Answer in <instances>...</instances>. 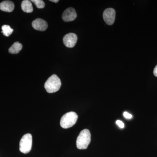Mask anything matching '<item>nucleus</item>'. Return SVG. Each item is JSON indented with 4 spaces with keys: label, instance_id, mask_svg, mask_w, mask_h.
<instances>
[{
    "label": "nucleus",
    "instance_id": "1",
    "mask_svg": "<svg viewBox=\"0 0 157 157\" xmlns=\"http://www.w3.org/2000/svg\"><path fill=\"white\" fill-rule=\"evenodd\" d=\"M91 141V134L89 130H82L76 139V147L78 149H86Z\"/></svg>",
    "mask_w": 157,
    "mask_h": 157
},
{
    "label": "nucleus",
    "instance_id": "2",
    "mask_svg": "<svg viewBox=\"0 0 157 157\" xmlns=\"http://www.w3.org/2000/svg\"><path fill=\"white\" fill-rule=\"evenodd\" d=\"M61 86V81L58 76L55 74L52 75L45 82L44 87L48 93L56 92Z\"/></svg>",
    "mask_w": 157,
    "mask_h": 157
},
{
    "label": "nucleus",
    "instance_id": "3",
    "mask_svg": "<svg viewBox=\"0 0 157 157\" xmlns=\"http://www.w3.org/2000/svg\"><path fill=\"white\" fill-rule=\"evenodd\" d=\"M78 119L76 113L71 111L63 116L60 120V125L63 128L67 129L73 127Z\"/></svg>",
    "mask_w": 157,
    "mask_h": 157
},
{
    "label": "nucleus",
    "instance_id": "4",
    "mask_svg": "<svg viewBox=\"0 0 157 157\" xmlns=\"http://www.w3.org/2000/svg\"><path fill=\"white\" fill-rule=\"evenodd\" d=\"M32 142L33 137L30 134L24 135L20 141V151L23 153H28L32 149Z\"/></svg>",
    "mask_w": 157,
    "mask_h": 157
},
{
    "label": "nucleus",
    "instance_id": "5",
    "mask_svg": "<svg viewBox=\"0 0 157 157\" xmlns=\"http://www.w3.org/2000/svg\"><path fill=\"white\" fill-rule=\"evenodd\" d=\"M116 12L112 8H108L104 10L103 13V18L104 21L108 25L113 24L115 21Z\"/></svg>",
    "mask_w": 157,
    "mask_h": 157
},
{
    "label": "nucleus",
    "instance_id": "6",
    "mask_svg": "<svg viewBox=\"0 0 157 157\" xmlns=\"http://www.w3.org/2000/svg\"><path fill=\"white\" fill-rule=\"evenodd\" d=\"M77 41V36L76 34L70 33L65 35L63 39V42L66 47L73 48L76 45Z\"/></svg>",
    "mask_w": 157,
    "mask_h": 157
},
{
    "label": "nucleus",
    "instance_id": "7",
    "mask_svg": "<svg viewBox=\"0 0 157 157\" xmlns=\"http://www.w3.org/2000/svg\"><path fill=\"white\" fill-rule=\"evenodd\" d=\"M77 17V14L75 9L72 8H68L65 10L62 15L63 20L66 22L74 21Z\"/></svg>",
    "mask_w": 157,
    "mask_h": 157
},
{
    "label": "nucleus",
    "instance_id": "8",
    "mask_svg": "<svg viewBox=\"0 0 157 157\" xmlns=\"http://www.w3.org/2000/svg\"><path fill=\"white\" fill-rule=\"evenodd\" d=\"M32 26L35 29L40 31H44L48 28V24L44 20L37 18L32 22Z\"/></svg>",
    "mask_w": 157,
    "mask_h": 157
},
{
    "label": "nucleus",
    "instance_id": "9",
    "mask_svg": "<svg viewBox=\"0 0 157 157\" xmlns=\"http://www.w3.org/2000/svg\"><path fill=\"white\" fill-rule=\"evenodd\" d=\"M14 5L13 2L10 1H3L0 3V9L6 12H11L14 10Z\"/></svg>",
    "mask_w": 157,
    "mask_h": 157
},
{
    "label": "nucleus",
    "instance_id": "10",
    "mask_svg": "<svg viewBox=\"0 0 157 157\" xmlns=\"http://www.w3.org/2000/svg\"><path fill=\"white\" fill-rule=\"evenodd\" d=\"M21 7L22 11L26 13H31L33 10L32 3L31 1L29 0H24L22 1Z\"/></svg>",
    "mask_w": 157,
    "mask_h": 157
},
{
    "label": "nucleus",
    "instance_id": "11",
    "mask_svg": "<svg viewBox=\"0 0 157 157\" xmlns=\"http://www.w3.org/2000/svg\"><path fill=\"white\" fill-rule=\"evenodd\" d=\"M22 48V45L19 42H14L11 47L9 48V53L11 54H17L19 53V52L21 50Z\"/></svg>",
    "mask_w": 157,
    "mask_h": 157
},
{
    "label": "nucleus",
    "instance_id": "12",
    "mask_svg": "<svg viewBox=\"0 0 157 157\" xmlns=\"http://www.w3.org/2000/svg\"><path fill=\"white\" fill-rule=\"evenodd\" d=\"M2 33L6 36L9 37L13 32V29L8 25H4L2 26Z\"/></svg>",
    "mask_w": 157,
    "mask_h": 157
},
{
    "label": "nucleus",
    "instance_id": "13",
    "mask_svg": "<svg viewBox=\"0 0 157 157\" xmlns=\"http://www.w3.org/2000/svg\"><path fill=\"white\" fill-rule=\"evenodd\" d=\"M31 2H33L38 9H43L45 7V3L42 0H32Z\"/></svg>",
    "mask_w": 157,
    "mask_h": 157
},
{
    "label": "nucleus",
    "instance_id": "14",
    "mask_svg": "<svg viewBox=\"0 0 157 157\" xmlns=\"http://www.w3.org/2000/svg\"><path fill=\"white\" fill-rule=\"evenodd\" d=\"M116 123L121 128H123L124 127V123L121 121L117 120Z\"/></svg>",
    "mask_w": 157,
    "mask_h": 157
},
{
    "label": "nucleus",
    "instance_id": "15",
    "mask_svg": "<svg viewBox=\"0 0 157 157\" xmlns=\"http://www.w3.org/2000/svg\"><path fill=\"white\" fill-rule=\"evenodd\" d=\"M124 116V117L128 119H130L132 118V115L128 113L125 111L123 113Z\"/></svg>",
    "mask_w": 157,
    "mask_h": 157
},
{
    "label": "nucleus",
    "instance_id": "16",
    "mask_svg": "<svg viewBox=\"0 0 157 157\" xmlns=\"http://www.w3.org/2000/svg\"><path fill=\"white\" fill-rule=\"evenodd\" d=\"M154 75H155V76H156L157 77V66L155 67L154 68V70L153 71Z\"/></svg>",
    "mask_w": 157,
    "mask_h": 157
},
{
    "label": "nucleus",
    "instance_id": "17",
    "mask_svg": "<svg viewBox=\"0 0 157 157\" xmlns=\"http://www.w3.org/2000/svg\"><path fill=\"white\" fill-rule=\"evenodd\" d=\"M51 2H53L55 3H57L58 2H59L58 0H51V1H50Z\"/></svg>",
    "mask_w": 157,
    "mask_h": 157
}]
</instances>
